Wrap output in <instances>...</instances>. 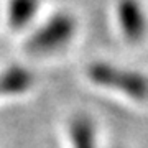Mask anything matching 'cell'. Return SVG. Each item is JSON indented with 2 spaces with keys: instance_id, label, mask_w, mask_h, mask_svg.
<instances>
[{
  "instance_id": "6da1fadb",
  "label": "cell",
  "mask_w": 148,
  "mask_h": 148,
  "mask_svg": "<svg viewBox=\"0 0 148 148\" xmlns=\"http://www.w3.org/2000/svg\"><path fill=\"white\" fill-rule=\"evenodd\" d=\"M87 76L95 84L119 90L133 101H148V77L137 71L107 63H94L87 69Z\"/></svg>"
},
{
  "instance_id": "7a4b0ae2",
  "label": "cell",
  "mask_w": 148,
  "mask_h": 148,
  "mask_svg": "<svg viewBox=\"0 0 148 148\" xmlns=\"http://www.w3.org/2000/svg\"><path fill=\"white\" fill-rule=\"evenodd\" d=\"M76 32V21L71 15L58 13L40 27L28 40V49L32 53L45 54L56 51L73 38Z\"/></svg>"
},
{
  "instance_id": "3957f363",
  "label": "cell",
  "mask_w": 148,
  "mask_h": 148,
  "mask_svg": "<svg viewBox=\"0 0 148 148\" xmlns=\"http://www.w3.org/2000/svg\"><path fill=\"white\" fill-rule=\"evenodd\" d=\"M117 16L125 38L130 41H140L147 30V20L137 0H120L117 7Z\"/></svg>"
},
{
  "instance_id": "277c9868",
  "label": "cell",
  "mask_w": 148,
  "mask_h": 148,
  "mask_svg": "<svg viewBox=\"0 0 148 148\" xmlns=\"http://www.w3.org/2000/svg\"><path fill=\"white\" fill-rule=\"evenodd\" d=\"M73 148H97L94 122L87 115H76L69 123Z\"/></svg>"
},
{
  "instance_id": "5b68a950",
  "label": "cell",
  "mask_w": 148,
  "mask_h": 148,
  "mask_svg": "<svg viewBox=\"0 0 148 148\" xmlns=\"http://www.w3.org/2000/svg\"><path fill=\"white\" fill-rule=\"evenodd\" d=\"M0 81H2L3 94H21L32 87L33 76L30 71L15 66L7 69L3 74H0Z\"/></svg>"
},
{
  "instance_id": "8992f818",
  "label": "cell",
  "mask_w": 148,
  "mask_h": 148,
  "mask_svg": "<svg viewBox=\"0 0 148 148\" xmlns=\"http://www.w3.org/2000/svg\"><path fill=\"white\" fill-rule=\"evenodd\" d=\"M38 10V0H10L8 21L13 28H23L33 20Z\"/></svg>"
},
{
  "instance_id": "52a82bcc",
  "label": "cell",
  "mask_w": 148,
  "mask_h": 148,
  "mask_svg": "<svg viewBox=\"0 0 148 148\" xmlns=\"http://www.w3.org/2000/svg\"><path fill=\"white\" fill-rule=\"evenodd\" d=\"M0 94H3V87H2V81H0Z\"/></svg>"
}]
</instances>
